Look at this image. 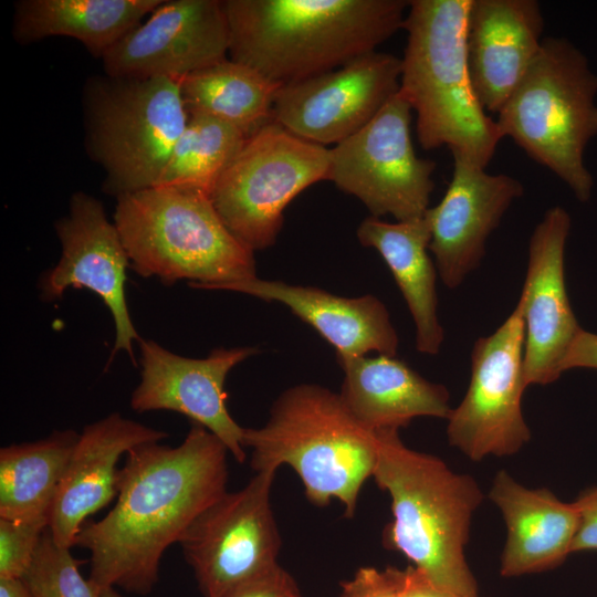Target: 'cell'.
<instances>
[{
  "mask_svg": "<svg viewBox=\"0 0 597 597\" xmlns=\"http://www.w3.org/2000/svg\"><path fill=\"white\" fill-rule=\"evenodd\" d=\"M164 0H20L12 35L20 44L70 36L96 57L143 22Z\"/></svg>",
  "mask_w": 597,
  "mask_h": 597,
  "instance_id": "d4e9b609",
  "label": "cell"
},
{
  "mask_svg": "<svg viewBox=\"0 0 597 597\" xmlns=\"http://www.w3.org/2000/svg\"><path fill=\"white\" fill-rule=\"evenodd\" d=\"M48 525L0 519V578L21 579Z\"/></svg>",
  "mask_w": 597,
  "mask_h": 597,
  "instance_id": "f546056e",
  "label": "cell"
},
{
  "mask_svg": "<svg viewBox=\"0 0 597 597\" xmlns=\"http://www.w3.org/2000/svg\"><path fill=\"white\" fill-rule=\"evenodd\" d=\"M168 433L114 412L80 433L53 500L48 528L64 548L75 545L87 517L117 496V463L132 449L160 442Z\"/></svg>",
  "mask_w": 597,
  "mask_h": 597,
  "instance_id": "d6986e66",
  "label": "cell"
},
{
  "mask_svg": "<svg viewBox=\"0 0 597 597\" xmlns=\"http://www.w3.org/2000/svg\"><path fill=\"white\" fill-rule=\"evenodd\" d=\"M142 379L130 398L137 412L171 410L218 437L240 463L245 458L244 428L231 417L224 383L229 371L258 353L255 347L213 349L206 358L179 356L139 339Z\"/></svg>",
  "mask_w": 597,
  "mask_h": 597,
  "instance_id": "2e32d148",
  "label": "cell"
},
{
  "mask_svg": "<svg viewBox=\"0 0 597 597\" xmlns=\"http://www.w3.org/2000/svg\"><path fill=\"white\" fill-rule=\"evenodd\" d=\"M341 587V597H399V569L362 567Z\"/></svg>",
  "mask_w": 597,
  "mask_h": 597,
  "instance_id": "4dcf8cb0",
  "label": "cell"
},
{
  "mask_svg": "<svg viewBox=\"0 0 597 597\" xmlns=\"http://www.w3.org/2000/svg\"><path fill=\"white\" fill-rule=\"evenodd\" d=\"M83 111L86 150L116 198L156 184L188 122L179 80L169 77H91Z\"/></svg>",
  "mask_w": 597,
  "mask_h": 597,
  "instance_id": "ba28073f",
  "label": "cell"
},
{
  "mask_svg": "<svg viewBox=\"0 0 597 597\" xmlns=\"http://www.w3.org/2000/svg\"><path fill=\"white\" fill-rule=\"evenodd\" d=\"M574 503L578 511L579 525L573 553L597 551V486L584 491Z\"/></svg>",
  "mask_w": 597,
  "mask_h": 597,
  "instance_id": "d6a6232c",
  "label": "cell"
},
{
  "mask_svg": "<svg viewBox=\"0 0 597 597\" xmlns=\"http://www.w3.org/2000/svg\"><path fill=\"white\" fill-rule=\"evenodd\" d=\"M329 148L270 122L247 138L210 198L230 232L253 252L273 245L286 206L327 180Z\"/></svg>",
  "mask_w": 597,
  "mask_h": 597,
  "instance_id": "9c48e42d",
  "label": "cell"
},
{
  "mask_svg": "<svg viewBox=\"0 0 597 597\" xmlns=\"http://www.w3.org/2000/svg\"><path fill=\"white\" fill-rule=\"evenodd\" d=\"M228 449L192 423L177 447L146 443L126 455L117 500L100 521L85 522L74 546L90 552V580L149 594L164 552L227 491Z\"/></svg>",
  "mask_w": 597,
  "mask_h": 597,
  "instance_id": "6da1fadb",
  "label": "cell"
},
{
  "mask_svg": "<svg viewBox=\"0 0 597 597\" xmlns=\"http://www.w3.org/2000/svg\"><path fill=\"white\" fill-rule=\"evenodd\" d=\"M255 472L287 464L301 479L307 500L326 506L335 499L352 517L365 481L373 476L378 431L364 427L338 394L302 384L283 391L261 428H244Z\"/></svg>",
  "mask_w": 597,
  "mask_h": 597,
  "instance_id": "5b68a950",
  "label": "cell"
},
{
  "mask_svg": "<svg viewBox=\"0 0 597 597\" xmlns=\"http://www.w3.org/2000/svg\"><path fill=\"white\" fill-rule=\"evenodd\" d=\"M276 471H260L207 507L179 540L205 597H224L279 565L281 536L271 507Z\"/></svg>",
  "mask_w": 597,
  "mask_h": 597,
  "instance_id": "8fae6325",
  "label": "cell"
},
{
  "mask_svg": "<svg viewBox=\"0 0 597 597\" xmlns=\"http://www.w3.org/2000/svg\"><path fill=\"white\" fill-rule=\"evenodd\" d=\"M373 478L391 500L384 546L401 553L436 585L478 596L464 553L472 515L483 499L476 481L434 455L408 448L398 430L378 431Z\"/></svg>",
  "mask_w": 597,
  "mask_h": 597,
  "instance_id": "3957f363",
  "label": "cell"
},
{
  "mask_svg": "<svg viewBox=\"0 0 597 597\" xmlns=\"http://www.w3.org/2000/svg\"><path fill=\"white\" fill-rule=\"evenodd\" d=\"M524 192L522 182L505 174L453 158V174L441 201L429 208L432 252L438 273L455 289L481 263L490 234L511 203Z\"/></svg>",
  "mask_w": 597,
  "mask_h": 597,
  "instance_id": "ac0fdd59",
  "label": "cell"
},
{
  "mask_svg": "<svg viewBox=\"0 0 597 597\" xmlns=\"http://www.w3.org/2000/svg\"><path fill=\"white\" fill-rule=\"evenodd\" d=\"M400 74L401 59L374 51L334 71L283 85L273 121L307 142L336 145L368 124L398 93Z\"/></svg>",
  "mask_w": 597,
  "mask_h": 597,
  "instance_id": "4fadbf2b",
  "label": "cell"
},
{
  "mask_svg": "<svg viewBox=\"0 0 597 597\" xmlns=\"http://www.w3.org/2000/svg\"><path fill=\"white\" fill-rule=\"evenodd\" d=\"M230 30L223 1L164 0L102 56L122 78L180 80L227 59Z\"/></svg>",
  "mask_w": 597,
  "mask_h": 597,
  "instance_id": "5bb4252c",
  "label": "cell"
},
{
  "mask_svg": "<svg viewBox=\"0 0 597 597\" xmlns=\"http://www.w3.org/2000/svg\"><path fill=\"white\" fill-rule=\"evenodd\" d=\"M130 268L165 284L210 290L256 276L254 252L219 217L210 196L150 187L117 197L114 213Z\"/></svg>",
  "mask_w": 597,
  "mask_h": 597,
  "instance_id": "8992f818",
  "label": "cell"
},
{
  "mask_svg": "<svg viewBox=\"0 0 597 597\" xmlns=\"http://www.w3.org/2000/svg\"><path fill=\"white\" fill-rule=\"evenodd\" d=\"M101 597H123L114 587L103 588Z\"/></svg>",
  "mask_w": 597,
  "mask_h": 597,
  "instance_id": "8d00e7d4",
  "label": "cell"
},
{
  "mask_svg": "<svg viewBox=\"0 0 597 597\" xmlns=\"http://www.w3.org/2000/svg\"><path fill=\"white\" fill-rule=\"evenodd\" d=\"M543 29L536 0H471L468 63L486 113L498 114L520 84L541 49Z\"/></svg>",
  "mask_w": 597,
  "mask_h": 597,
  "instance_id": "ffe728a7",
  "label": "cell"
},
{
  "mask_svg": "<svg viewBox=\"0 0 597 597\" xmlns=\"http://www.w3.org/2000/svg\"><path fill=\"white\" fill-rule=\"evenodd\" d=\"M570 217L559 206L546 210L528 243L525 282L516 306L524 321V381L548 385L582 327L567 295L564 256Z\"/></svg>",
  "mask_w": 597,
  "mask_h": 597,
  "instance_id": "e0dca14e",
  "label": "cell"
},
{
  "mask_svg": "<svg viewBox=\"0 0 597 597\" xmlns=\"http://www.w3.org/2000/svg\"><path fill=\"white\" fill-rule=\"evenodd\" d=\"M562 368L563 373L574 368L597 369V334L582 328L569 348Z\"/></svg>",
  "mask_w": 597,
  "mask_h": 597,
  "instance_id": "e575fe53",
  "label": "cell"
},
{
  "mask_svg": "<svg viewBox=\"0 0 597 597\" xmlns=\"http://www.w3.org/2000/svg\"><path fill=\"white\" fill-rule=\"evenodd\" d=\"M357 238L378 251L394 275L416 326L417 350L438 354L444 332L437 313L438 271L428 254L431 232L426 213L397 222L367 217L357 228Z\"/></svg>",
  "mask_w": 597,
  "mask_h": 597,
  "instance_id": "cb8c5ba5",
  "label": "cell"
},
{
  "mask_svg": "<svg viewBox=\"0 0 597 597\" xmlns=\"http://www.w3.org/2000/svg\"><path fill=\"white\" fill-rule=\"evenodd\" d=\"M524 341L515 305L495 332L473 345L468 390L447 418L449 443L473 461L512 455L531 439L522 411Z\"/></svg>",
  "mask_w": 597,
  "mask_h": 597,
  "instance_id": "7c38bea8",
  "label": "cell"
},
{
  "mask_svg": "<svg viewBox=\"0 0 597 597\" xmlns=\"http://www.w3.org/2000/svg\"><path fill=\"white\" fill-rule=\"evenodd\" d=\"M70 549L59 546L46 527L21 578L29 597H101L102 589L82 576Z\"/></svg>",
  "mask_w": 597,
  "mask_h": 597,
  "instance_id": "f1b7e54d",
  "label": "cell"
},
{
  "mask_svg": "<svg viewBox=\"0 0 597 597\" xmlns=\"http://www.w3.org/2000/svg\"><path fill=\"white\" fill-rule=\"evenodd\" d=\"M504 519L507 536L501 575L515 577L561 565L573 553L579 525L574 502L561 501L547 489H527L499 471L489 492Z\"/></svg>",
  "mask_w": 597,
  "mask_h": 597,
  "instance_id": "7402d4cb",
  "label": "cell"
},
{
  "mask_svg": "<svg viewBox=\"0 0 597 597\" xmlns=\"http://www.w3.org/2000/svg\"><path fill=\"white\" fill-rule=\"evenodd\" d=\"M80 433L53 431L44 439L0 450V519L43 523Z\"/></svg>",
  "mask_w": 597,
  "mask_h": 597,
  "instance_id": "484cf974",
  "label": "cell"
},
{
  "mask_svg": "<svg viewBox=\"0 0 597 597\" xmlns=\"http://www.w3.org/2000/svg\"><path fill=\"white\" fill-rule=\"evenodd\" d=\"M399 597H473L444 589L413 566L399 569ZM479 597V596H474Z\"/></svg>",
  "mask_w": 597,
  "mask_h": 597,
  "instance_id": "836d02e7",
  "label": "cell"
},
{
  "mask_svg": "<svg viewBox=\"0 0 597 597\" xmlns=\"http://www.w3.org/2000/svg\"><path fill=\"white\" fill-rule=\"evenodd\" d=\"M344 380L338 394L348 411L373 431L398 430L417 417L447 419L449 391L396 356L337 360Z\"/></svg>",
  "mask_w": 597,
  "mask_h": 597,
  "instance_id": "603a6c76",
  "label": "cell"
},
{
  "mask_svg": "<svg viewBox=\"0 0 597 597\" xmlns=\"http://www.w3.org/2000/svg\"><path fill=\"white\" fill-rule=\"evenodd\" d=\"M471 0H412L402 23L407 45L398 93L416 112L425 149L486 168L502 139L473 88L467 52Z\"/></svg>",
  "mask_w": 597,
  "mask_h": 597,
  "instance_id": "277c9868",
  "label": "cell"
},
{
  "mask_svg": "<svg viewBox=\"0 0 597 597\" xmlns=\"http://www.w3.org/2000/svg\"><path fill=\"white\" fill-rule=\"evenodd\" d=\"M411 111L396 93L368 124L329 149L327 180L358 198L373 217L407 221L429 209L436 163L413 149Z\"/></svg>",
  "mask_w": 597,
  "mask_h": 597,
  "instance_id": "30bf717a",
  "label": "cell"
},
{
  "mask_svg": "<svg viewBox=\"0 0 597 597\" xmlns=\"http://www.w3.org/2000/svg\"><path fill=\"white\" fill-rule=\"evenodd\" d=\"M247 138L237 127L214 117L188 115V122L153 187L190 188L210 196Z\"/></svg>",
  "mask_w": 597,
  "mask_h": 597,
  "instance_id": "83f0119b",
  "label": "cell"
},
{
  "mask_svg": "<svg viewBox=\"0 0 597 597\" xmlns=\"http://www.w3.org/2000/svg\"><path fill=\"white\" fill-rule=\"evenodd\" d=\"M230 59L286 85L371 53L402 28L406 0H224Z\"/></svg>",
  "mask_w": 597,
  "mask_h": 597,
  "instance_id": "7a4b0ae2",
  "label": "cell"
},
{
  "mask_svg": "<svg viewBox=\"0 0 597 597\" xmlns=\"http://www.w3.org/2000/svg\"><path fill=\"white\" fill-rule=\"evenodd\" d=\"M597 73L564 38H544L524 77L496 114L502 138L565 182L586 202L594 177L585 150L597 136Z\"/></svg>",
  "mask_w": 597,
  "mask_h": 597,
  "instance_id": "52a82bcc",
  "label": "cell"
},
{
  "mask_svg": "<svg viewBox=\"0 0 597 597\" xmlns=\"http://www.w3.org/2000/svg\"><path fill=\"white\" fill-rule=\"evenodd\" d=\"M0 597H29L22 579L0 578Z\"/></svg>",
  "mask_w": 597,
  "mask_h": 597,
  "instance_id": "d590c367",
  "label": "cell"
},
{
  "mask_svg": "<svg viewBox=\"0 0 597 597\" xmlns=\"http://www.w3.org/2000/svg\"><path fill=\"white\" fill-rule=\"evenodd\" d=\"M210 290L240 292L284 304L334 347L337 360L366 356L371 352L397 355L398 334L386 305L374 295L344 297L318 287L256 276Z\"/></svg>",
  "mask_w": 597,
  "mask_h": 597,
  "instance_id": "44dd1931",
  "label": "cell"
},
{
  "mask_svg": "<svg viewBox=\"0 0 597 597\" xmlns=\"http://www.w3.org/2000/svg\"><path fill=\"white\" fill-rule=\"evenodd\" d=\"M62 254L57 264L39 283L40 297L54 301L70 287L94 292L109 310L116 337L108 364L126 352L135 363L133 342L140 337L126 303L125 282L129 259L115 223L106 217L103 205L83 191L73 193L66 217L55 223Z\"/></svg>",
  "mask_w": 597,
  "mask_h": 597,
  "instance_id": "9a60e30c",
  "label": "cell"
},
{
  "mask_svg": "<svg viewBox=\"0 0 597 597\" xmlns=\"http://www.w3.org/2000/svg\"><path fill=\"white\" fill-rule=\"evenodd\" d=\"M224 597H302L292 576L280 565Z\"/></svg>",
  "mask_w": 597,
  "mask_h": 597,
  "instance_id": "1f68e13d",
  "label": "cell"
},
{
  "mask_svg": "<svg viewBox=\"0 0 597 597\" xmlns=\"http://www.w3.org/2000/svg\"><path fill=\"white\" fill-rule=\"evenodd\" d=\"M188 115L226 122L250 137L273 121V106L282 85L254 69L224 59L179 80Z\"/></svg>",
  "mask_w": 597,
  "mask_h": 597,
  "instance_id": "4316f807",
  "label": "cell"
}]
</instances>
